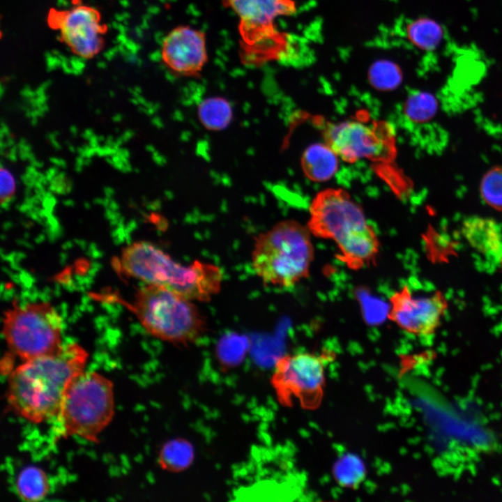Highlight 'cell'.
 <instances>
[{"label":"cell","instance_id":"6","mask_svg":"<svg viewBox=\"0 0 502 502\" xmlns=\"http://www.w3.org/2000/svg\"><path fill=\"white\" fill-rule=\"evenodd\" d=\"M114 412L113 384L95 372H83L68 386L57 414L63 435L97 442Z\"/></svg>","mask_w":502,"mask_h":502},{"label":"cell","instance_id":"21","mask_svg":"<svg viewBox=\"0 0 502 502\" xmlns=\"http://www.w3.org/2000/svg\"><path fill=\"white\" fill-rule=\"evenodd\" d=\"M334 475L340 485L348 487L358 485L365 475L362 460L349 454L342 457L334 466Z\"/></svg>","mask_w":502,"mask_h":502},{"label":"cell","instance_id":"2","mask_svg":"<svg viewBox=\"0 0 502 502\" xmlns=\"http://www.w3.org/2000/svg\"><path fill=\"white\" fill-rule=\"evenodd\" d=\"M307 227L314 236L333 241L349 268L358 271L376 261L379 237L362 208L343 190L326 189L314 197Z\"/></svg>","mask_w":502,"mask_h":502},{"label":"cell","instance_id":"10","mask_svg":"<svg viewBox=\"0 0 502 502\" xmlns=\"http://www.w3.org/2000/svg\"><path fill=\"white\" fill-rule=\"evenodd\" d=\"M324 137L326 144L347 162H354L362 158L388 161L394 156L393 130L384 122L346 121L330 124Z\"/></svg>","mask_w":502,"mask_h":502},{"label":"cell","instance_id":"4","mask_svg":"<svg viewBox=\"0 0 502 502\" xmlns=\"http://www.w3.org/2000/svg\"><path fill=\"white\" fill-rule=\"evenodd\" d=\"M314 253L307 227L285 220L255 238L251 263L264 284L290 288L308 277Z\"/></svg>","mask_w":502,"mask_h":502},{"label":"cell","instance_id":"7","mask_svg":"<svg viewBox=\"0 0 502 502\" xmlns=\"http://www.w3.org/2000/svg\"><path fill=\"white\" fill-rule=\"evenodd\" d=\"M62 319L48 302L16 305L3 319L10 351L24 361L54 353L62 347Z\"/></svg>","mask_w":502,"mask_h":502},{"label":"cell","instance_id":"18","mask_svg":"<svg viewBox=\"0 0 502 502\" xmlns=\"http://www.w3.org/2000/svg\"><path fill=\"white\" fill-rule=\"evenodd\" d=\"M18 495L26 501H38L43 499L50 488L48 478L45 472L33 466L23 469L16 480Z\"/></svg>","mask_w":502,"mask_h":502},{"label":"cell","instance_id":"19","mask_svg":"<svg viewBox=\"0 0 502 502\" xmlns=\"http://www.w3.org/2000/svg\"><path fill=\"white\" fill-rule=\"evenodd\" d=\"M193 456V450L189 442L175 439L163 446L159 455V463L162 469L179 471L188 467Z\"/></svg>","mask_w":502,"mask_h":502},{"label":"cell","instance_id":"20","mask_svg":"<svg viewBox=\"0 0 502 502\" xmlns=\"http://www.w3.org/2000/svg\"><path fill=\"white\" fill-rule=\"evenodd\" d=\"M436 109L437 102L432 94L416 91L407 97L403 112L408 121L418 123L432 119Z\"/></svg>","mask_w":502,"mask_h":502},{"label":"cell","instance_id":"13","mask_svg":"<svg viewBox=\"0 0 502 502\" xmlns=\"http://www.w3.org/2000/svg\"><path fill=\"white\" fill-rule=\"evenodd\" d=\"M161 58L174 73L196 76L207 62L205 33L188 26L173 29L163 39Z\"/></svg>","mask_w":502,"mask_h":502},{"label":"cell","instance_id":"17","mask_svg":"<svg viewBox=\"0 0 502 502\" xmlns=\"http://www.w3.org/2000/svg\"><path fill=\"white\" fill-rule=\"evenodd\" d=\"M198 116L205 128L211 130H219L229 126L233 117V110L226 99L213 97L200 102Z\"/></svg>","mask_w":502,"mask_h":502},{"label":"cell","instance_id":"16","mask_svg":"<svg viewBox=\"0 0 502 502\" xmlns=\"http://www.w3.org/2000/svg\"><path fill=\"white\" fill-rule=\"evenodd\" d=\"M406 33L409 40L420 50L432 51L441 43L444 31L434 20L420 17L407 24Z\"/></svg>","mask_w":502,"mask_h":502},{"label":"cell","instance_id":"1","mask_svg":"<svg viewBox=\"0 0 502 502\" xmlns=\"http://www.w3.org/2000/svg\"><path fill=\"white\" fill-rule=\"evenodd\" d=\"M87 352L77 343L26 360L9 374L6 398L17 415L34 423L57 416L70 381L84 372Z\"/></svg>","mask_w":502,"mask_h":502},{"label":"cell","instance_id":"5","mask_svg":"<svg viewBox=\"0 0 502 502\" xmlns=\"http://www.w3.org/2000/svg\"><path fill=\"white\" fill-rule=\"evenodd\" d=\"M131 308L148 333L169 343H194L206 330V318L194 301L164 287L146 284Z\"/></svg>","mask_w":502,"mask_h":502},{"label":"cell","instance_id":"3","mask_svg":"<svg viewBox=\"0 0 502 502\" xmlns=\"http://www.w3.org/2000/svg\"><path fill=\"white\" fill-rule=\"evenodd\" d=\"M117 264L130 277L193 301H209L221 289L222 273L218 266L199 260L183 265L148 241H136L126 246Z\"/></svg>","mask_w":502,"mask_h":502},{"label":"cell","instance_id":"15","mask_svg":"<svg viewBox=\"0 0 502 502\" xmlns=\"http://www.w3.org/2000/svg\"><path fill=\"white\" fill-rule=\"evenodd\" d=\"M337 155L326 144H314L304 151L301 166L308 178L324 181L332 178L338 167Z\"/></svg>","mask_w":502,"mask_h":502},{"label":"cell","instance_id":"9","mask_svg":"<svg viewBox=\"0 0 502 502\" xmlns=\"http://www.w3.org/2000/svg\"><path fill=\"white\" fill-rule=\"evenodd\" d=\"M325 354H288L275 362L271 379L278 402L292 406L297 402L306 409L319 406L325 386Z\"/></svg>","mask_w":502,"mask_h":502},{"label":"cell","instance_id":"12","mask_svg":"<svg viewBox=\"0 0 502 502\" xmlns=\"http://www.w3.org/2000/svg\"><path fill=\"white\" fill-rule=\"evenodd\" d=\"M389 303L388 319L408 334L424 339L435 335L447 307L441 292L417 294L408 285L393 293Z\"/></svg>","mask_w":502,"mask_h":502},{"label":"cell","instance_id":"24","mask_svg":"<svg viewBox=\"0 0 502 502\" xmlns=\"http://www.w3.org/2000/svg\"><path fill=\"white\" fill-rule=\"evenodd\" d=\"M16 183L15 177L6 168H1V204L9 201L15 194Z\"/></svg>","mask_w":502,"mask_h":502},{"label":"cell","instance_id":"11","mask_svg":"<svg viewBox=\"0 0 502 502\" xmlns=\"http://www.w3.org/2000/svg\"><path fill=\"white\" fill-rule=\"evenodd\" d=\"M47 22L70 52L84 59H91L104 49L107 26L100 12L78 1L64 9L51 8Z\"/></svg>","mask_w":502,"mask_h":502},{"label":"cell","instance_id":"8","mask_svg":"<svg viewBox=\"0 0 502 502\" xmlns=\"http://www.w3.org/2000/svg\"><path fill=\"white\" fill-rule=\"evenodd\" d=\"M223 3L239 18V33L248 57L263 62L285 51L286 35L277 30L274 22L278 17L296 13L293 0H223Z\"/></svg>","mask_w":502,"mask_h":502},{"label":"cell","instance_id":"14","mask_svg":"<svg viewBox=\"0 0 502 502\" xmlns=\"http://www.w3.org/2000/svg\"><path fill=\"white\" fill-rule=\"evenodd\" d=\"M461 232L487 268L502 267V227L499 223L491 218L472 215L463 220Z\"/></svg>","mask_w":502,"mask_h":502},{"label":"cell","instance_id":"23","mask_svg":"<svg viewBox=\"0 0 502 502\" xmlns=\"http://www.w3.org/2000/svg\"><path fill=\"white\" fill-rule=\"evenodd\" d=\"M481 193L490 206L502 209V169L496 168L488 172L481 183Z\"/></svg>","mask_w":502,"mask_h":502},{"label":"cell","instance_id":"22","mask_svg":"<svg viewBox=\"0 0 502 502\" xmlns=\"http://www.w3.org/2000/svg\"><path fill=\"white\" fill-rule=\"evenodd\" d=\"M368 77L375 89L391 90L401 83L402 73L395 63L388 61H379L370 67Z\"/></svg>","mask_w":502,"mask_h":502}]
</instances>
